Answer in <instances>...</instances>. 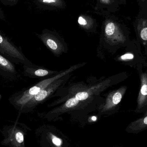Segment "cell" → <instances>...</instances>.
<instances>
[{"mask_svg":"<svg viewBox=\"0 0 147 147\" xmlns=\"http://www.w3.org/2000/svg\"><path fill=\"white\" fill-rule=\"evenodd\" d=\"M43 4L55 7H62L63 5L62 0H38Z\"/></svg>","mask_w":147,"mask_h":147,"instance_id":"9","label":"cell"},{"mask_svg":"<svg viewBox=\"0 0 147 147\" xmlns=\"http://www.w3.org/2000/svg\"><path fill=\"white\" fill-rule=\"evenodd\" d=\"M62 82V80H58L52 83L45 89L40 91L38 94L34 96L25 105L22 109H24V108H31L38 103L43 101L48 96H50V95L54 91L56 90L57 88L60 85Z\"/></svg>","mask_w":147,"mask_h":147,"instance_id":"3","label":"cell"},{"mask_svg":"<svg viewBox=\"0 0 147 147\" xmlns=\"http://www.w3.org/2000/svg\"><path fill=\"white\" fill-rule=\"evenodd\" d=\"M0 53L17 63H27V59L21 50L0 33Z\"/></svg>","mask_w":147,"mask_h":147,"instance_id":"2","label":"cell"},{"mask_svg":"<svg viewBox=\"0 0 147 147\" xmlns=\"http://www.w3.org/2000/svg\"><path fill=\"white\" fill-rule=\"evenodd\" d=\"M115 24L112 22H109L106 23L105 27V33L106 36L111 37L115 34Z\"/></svg>","mask_w":147,"mask_h":147,"instance_id":"7","label":"cell"},{"mask_svg":"<svg viewBox=\"0 0 147 147\" xmlns=\"http://www.w3.org/2000/svg\"><path fill=\"white\" fill-rule=\"evenodd\" d=\"M134 56L131 53H127L121 57V59L122 60H127V59H131L134 58Z\"/></svg>","mask_w":147,"mask_h":147,"instance_id":"13","label":"cell"},{"mask_svg":"<svg viewBox=\"0 0 147 147\" xmlns=\"http://www.w3.org/2000/svg\"><path fill=\"white\" fill-rule=\"evenodd\" d=\"M0 74L7 78L17 77V72L14 65L6 57L0 54Z\"/></svg>","mask_w":147,"mask_h":147,"instance_id":"5","label":"cell"},{"mask_svg":"<svg viewBox=\"0 0 147 147\" xmlns=\"http://www.w3.org/2000/svg\"><path fill=\"white\" fill-rule=\"evenodd\" d=\"M141 93L144 96L147 95V85H144L141 89Z\"/></svg>","mask_w":147,"mask_h":147,"instance_id":"14","label":"cell"},{"mask_svg":"<svg viewBox=\"0 0 147 147\" xmlns=\"http://www.w3.org/2000/svg\"><path fill=\"white\" fill-rule=\"evenodd\" d=\"M24 137L23 133L18 128L14 127L9 132L8 136L3 141V144L10 143L13 147H25Z\"/></svg>","mask_w":147,"mask_h":147,"instance_id":"4","label":"cell"},{"mask_svg":"<svg viewBox=\"0 0 147 147\" xmlns=\"http://www.w3.org/2000/svg\"><path fill=\"white\" fill-rule=\"evenodd\" d=\"M44 37L45 38L46 44L51 50L53 51H57V50L58 48V45L55 40L49 36H44Z\"/></svg>","mask_w":147,"mask_h":147,"instance_id":"8","label":"cell"},{"mask_svg":"<svg viewBox=\"0 0 147 147\" xmlns=\"http://www.w3.org/2000/svg\"><path fill=\"white\" fill-rule=\"evenodd\" d=\"M77 68H78L77 66H73L67 69L66 71L58 74L53 78L40 81L37 84L24 91L17 92L10 98L9 102L17 108L22 109L25 105L34 96L38 94L40 91L45 89L54 81L65 76V74L70 73Z\"/></svg>","mask_w":147,"mask_h":147,"instance_id":"1","label":"cell"},{"mask_svg":"<svg viewBox=\"0 0 147 147\" xmlns=\"http://www.w3.org/2000/svg\"><path fill=\"white\" fill-rule=\"evenodd\" d=\"M52 142L54 145L57 147H60L62 145V140L54 135L51 136Z\"/></svg>","mask_w":147,"mask_h":147,"instance_id":"11","label":"cell"},{"mask_svg":"<svg viewBox=\"0 0 147 147\" xmlns=\"http://www.w3.org/2000/svg\"><path fill=\"white\" fill-rule=\"evenodd\" d=\"M100 1L105 4H109L110 3V0H100Z\"/></svg>","mask_w":147,"mask_h":147,"instance_id":"15","label":"cell"},{"mask_svg":"<svg viewBox=\"0 0 147 147\" xmlns=\"http://www.w3.org/2000/svg\"><path fill=\"white\" fill-rule=\"evenodd\" d=\"M122 96L121 93L119 92H115L112 96L111 99H108V101L106 102L105 109H108L111 107L112 105H116L118 104L121 100Z\"/></svg>","mask_w":147,"mask_h":147,"instance_id":"6","label":"cell"},{"mask_svg":"<svg viewBox=\"0 0 147 147\" xmlns=\"http://www.w3.org/2000/svg\"><path fill=\"white\" fill-rule=\"evenodd\" d=\"M88 19V18L86 16H80L78 19V22L80 26L87 27L90 23V20Z\"/></svg>","mask_w":147,"mask_h":147,"instance_id":"10","label":"cell"},{"mask_svg":"<svg viewBox=\"0 0 147 147\" xmlns=\"http://www.w3.org/2000/svg\"><path fill=\"white\" fill-rule=\"evenodd\" d=\"M0 17H3L2 13L1 10L0 9Z\"/></svg>","mask_w":147,"mask_h":147,"instance_id":"18","label":"cell"},{"mask_svg":"<svg viewBox=\"0 0 147 147\" xmlns=\"http://www.w3.org/2000/svg\"><path fill=\"white\" fill-rule=\"evenodd\" d=\"M144 123L145 124H147V116L144 119Z\"/></svg>","mask_w":147,"mask_h":147,"instance_id":"16","label":"cell"},{"mask_svg":"<svg viewBox=\"0 0 147 147\" xmlns=\"http://www.w3.org/2000/svg\"><path fill=\"white\" fill-rule=\"evenodd\" d=\"M141 37L143 40H147V28H145L142 30Z\"/></svg>","mask_w":147,"mask_h":147,"instance_id":"12","label":"cell"},{"mask_svg":"<svg viewBox=\"0 0 147 147\" xmlns=\"http://www.w3.org/2000/svg\"><path fill=\"white\" fill-rule=\"evenodd\" d=\"M92 120L93 121H96V117H92Z\"/></svg>","mask_w":147,"mask_h":147,"instance_id":"17","label":"cell"}]
</instances>
